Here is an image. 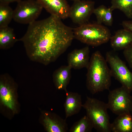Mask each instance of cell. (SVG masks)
<instances>
[{
    "instance_id": "1",
    "label": "cell",
    "mask_w": 132,
    "mask_h": 132,
    "mask_svg": "<svg viewBox=\"0 0 132 132\" xmlns=\"http://www.w3.org/2000/svg\"><path fill=\"white\" fill-rule=\"evenodd\" d=\"M52 15L29 24L21 40L30 58L46 65L56 60L70 46L73 29Z\"/></svg>"
},
{
    "instance_id": "2",
    "label": "cell",
    "mask_w": 132,
    "mask_h": 132,
    "mask_svg": "<svg viewBox=\"0 0 132 132\" xmlns=\"http://www.w3.org/2000/svg\"><path fill=\"white\" fill-rule=\"evenodd\" d=\"M87 68L86 86L92 94L109 90L111 74L106 59L99 51L92 54Z\"/></svg>"
},
{
    "instance_id": "3",
    "label": "cell",
    "mask_w": 132,
    "mask_h": 132,
    "mask_svg": "<svg viewBox=\"0 0 132 132\" xmlns=\"http://www.w3.org/2000/svg\"><path fill=\"white\" fill-rule=\"evenodd\" d=\"M86 115L91 121L93 128L98 132H111L107 103L97 99L87 96L82 105Z\"/></svg>"
},
{
    "instance_id": "4",
    "label": "cell",
    "mask_w": 132,
    "mask_h": 132,
    "mask_svg": "<svg viewBox=\"0 0 132 132\" xmlns=\"http://www.w3.org/2000/svg\"><path fill=\"white\" fill-rule=\"evenodd\" d=\"M74 38L81 42L94 46L107 42L111 37L110 30L97 23H85L73 29Z\"/></svg>"
},
{
    "instance_id": "5",
    "label": "cell",
    "mask_w": 132,
    "mask_h": 132,
    "mask_svg": "<svg viewBox=\"0 0 132 132\" xmlns=\"http://www.w3.org/2000/svg\"><path fill=\"white\" fill-rule=\"evenodd\" d=\"M131 92L122 86L109 92L107 103L108 109L118 115L132 112Z\"/></svg>"
},
{
    "instance_id": "6",
    "label": "cell",
    "mask_w": 132,
    "mask_h": 132,
    "mask_svg": "<svg viewBox=\"0 0 132 132\" xmlns=\"http://www.w3.org/2000/svg\"><path fill=\"white\" fill-rule=\"evenodd\" d=\"M43 8L37 0H21L13 10V19L20 23L29 24L36 21Z\"/></svg>"
},
{
    "instance_id": "7",
    "label": "cell",
    "mask_w": 132,
    "mask_h": 132,
    "mask_svg": "<svg viewBox=\"0 0 132 132\" xmlns=\"http://www.w3.org/2000/svg\"><path fill=\"white\" fill-rule=\"evenodd\" d=\"M106 59L110 65L112 76L131 92L132 91V72L118 56L112 52L107 53Z\"/></svg>"
},
{
    "instance_id": "8",
    "label": "cell",
    "mask_w": 132,
    "mask_h": 132,
    "mask_svg": "<svg viewBox=\"0 0 132 132\" xmlns=\"http://www.w3.org/2000/svg\"><path fill=\"white\" fill-rule=\"evenodd\" d=\"M70 7L69 17L74 23L81 25L87 23L95 9V2L78 0Z\"/></svg>"
},
{
    "instance_id": "9",
    "label": "cell",
    "mask_w": 132,
    "mask_h": 132,
    "mask_svg": "<svg viewBox=\"0 0 132 132\" xmlns=\"http://www.w3.org/2000/svg\"><path fill=\"white\" fill-rule=\"evenodd\" d=\"M51 15L61 19L69 17L70 9L66 0H37Z\"/></svg>"
},
{
    "instance_id": "10",
    "label": "cell",
    "mask_w": 132,
    "mask_h": 132,
    "mask_svg": "<svg viewBox=\"0 0 132 132\" xmlns=\"http://www.w3.org/2000/svg\"><path fill=\"white\" fill-rule=\"evenodd\" d=\"M89 49L87 46L74 50L68 55V65L71 68L80 69L87 68L89 61Z\"/></svg>"
},
{
    "instance_id": "11",
    "label": "cell",
    "mask_w": 132,
    "mask_h": 132,
    "mask_svg": "<svg viewBox=\"0 0 132 132\" xmlns=\"http://www.w3.org/2000/svg\"><path fill=\"white\" fill-rule=\"evenodd\" d=\"M64 104L66 118L78 113L82 108L81 96L77 92L66 90Z\"/></svg>"
},
{
    "instance_id": "12",
    "label": "cell",
    "mask_w": 132,
    "mask_h": 132,
    "mask_svg": "<svg viewBox=\"0 0 132 132\" xmlns=\"http://www.w3.org/2000/svg\"><path fill=\"white\" fill-rule=\"evenodd\" d=\"M110 39L111 47L114 50H124L132 44V32L123 28L117 31Z\"/></svg>"
},
{
    "instance_id": "13",
    "label": "cell",
    "mask_w": 132,
    "mask_h": 132,
    "mask_svg": "<svg viewBox=\"0 0 132 132\" xmlns=\"http://www.w3.org/2000/svg\"><path fill=\"white\" fill-rule=\"evenodd\" d=\"M43 121L46 129L49 132H66L68 125L66 120L57 115L52 117L48 113L44 115Z\"/></svg>"
},
{
    "instance_id": "14",
    "label": "cell",
    "mask_w": 132,
    "mask_h": 132,
    "mask_svg": "<svg viewBox=\"0 0 132 132\" xmlns=\"http://www.w3.org/2000/svg\"><path fill=\"white\" fill-rule=\"evenodd\" d=\"M113 132H132V114L125 113L118 115L111 123Z\"/></svg>"
},
{
    "instance_id": "15",
    "label": "cell",
    "mask_w": 132,
    "mask_h": 132,
    "mask_svg": "<svg viewBox=\"0 0 132 132\" xmlns=\"http://www.w3.org/2000/svg\"><path fill=\"white\" fill-rule=\"evenodd\" d=\"M71 67L67 66H62L57 69L54 75L55 84L57 88L59 90L65 91L71 77Z\"/></svg>"
},
{
    "instance_id": "16",
    "label": "cell",
    "mask_w": 132,
    "mask_h": 132,
    "mask_svg": "<svg viewBox=\"0 0 132 132\" xmlns=\"http://www.w3.org/2000/svg\"><path fill=\"white\" fill-rule=\"evenodd\" d=\"M113 11L110 7L107 8L103 5L95 8L93 13L96 16L97 23L101 24L103 23L107 25L111 26L113 21Z\"/></svg>"
},
{
    "instance_id": "17",
    "label": "cell",
    "mask_w": 132,
    "mask_h": 132,
    "mask_svg": "<svg viewBox=\"0 0 132 132\" xmlns=\"http://www.w3.org/2000/svg\"><path fill=\"white\" fill-rule=\"evenodd\" d=\"M13 29L8 26L0 28V47L4 48L12 45L16 41Z\"/></svg>"
},
{
    "instance_id": "18",
    "label": "cell",
    "mask_w": 132,
    "mask_h": 132,
    "mask_svg": "<svg viewBox=\"0 0 132 132\" xmlns=\"http://www.w3.org/2000/svg\"><path fill=\"white\" fill-rule=\"evenodd\" d=\"M110 8L113 10L118 9L129 19L132 18V0H111Z\"/></svg>"
},
{
    "instance_id": "19",
    "label": "cell",
    "mask_w": 132,
    "mask_h": 132,
    "mask_svg": "<svg viewBox=\"0 0 132 132\" xmlns=\"http://www.w3.org/2000/svg\"><path fill=\"white\" fill-rule=\"evenodd\" d=\"M93 128L90 120L86 115L75 122L69 130L70 132H90Z\"/></svg>"
},
{
    "instance_id": "20",
    "label": "cell",
    "mask_w": 132,
    "mask_h": 132,
    "mask_svg": "<svg viewBox=\"0 0 132 132\" xmlns=\"http://www.w3.org/2000/svg\"><path fill=\"white\" fill-rule=\"evenodd\" d=\"M13 13L9 4L0 3V28L8 26L13 19Z\"/></svg>"
},
{
    "instance_id": "21",
    "label": "cell",
    "mask_w": 132,
    "mask_h": 132,
    "mask_svg": "<svg viewBox=\"0 0 132 132\" xmlns=\"http://www.w3.org/2000/svg\"><path fill=\"white\" fill-rule=\"evenodd\" d=\"M0 98L4 104L10 109H13L14 100L12 92L9 86L2 83H0Z\"/></svg>"
},
{
    "instance_id": "22",
    "label": "cell",
    "mask_w": 132,
    "mask_h": 132,
    "mask_svg": "<svg viewBox=\"0 0 132 132\" xmlns=\"http://www.w3.org/2000/svg\"><path fill=\"white\" fill-rule=\"evenodd\" d=\"M123 54L130 67L132 69V44L124 50Z\"/></svg>"
},
{
    "instance_id": "23",
    "label": "cell",
    "mask_w": 132,
    "mask_h": 132,
    "mask_svg": "<svg viewBox=\"0 0 132 132\" xmlns=\"http://www.w3.org/2000/svg\"><path fill=\"white\" fill-rule=\"evenodd\" d=\"M122 25L123 28L132 32V20L123 21L122 22Z\"/></svg>"
},
{
    "instance_id": "24",
    "label": "cell",
    "mask_w": 132,
    "mask_h": 132,
    "mask_svg": "<svg viewBox=\"0 0 132 132\" xmlns=\"http://www.w3.org/2000/svg\"><path fill=\"white\" fill-rule=\"evenodd\" d=\"M22 0H0V3L9 4L13 2H18Z\"/></svg>"
},
{
    "instance_id": "25",
    "label": "cell",
    "mask_w": 132,
    "mask_h": 132,
    "mask_svg": "<svg viewBox=\"0 0 132 132\" xmlns=\"http://www.w3.org/2000/svg\"><path fill=\"white\" fill-rule=\"evenodd\" d=\"M72 0V1H76L77 0Z\"/></svg>"
}]
</instances>
